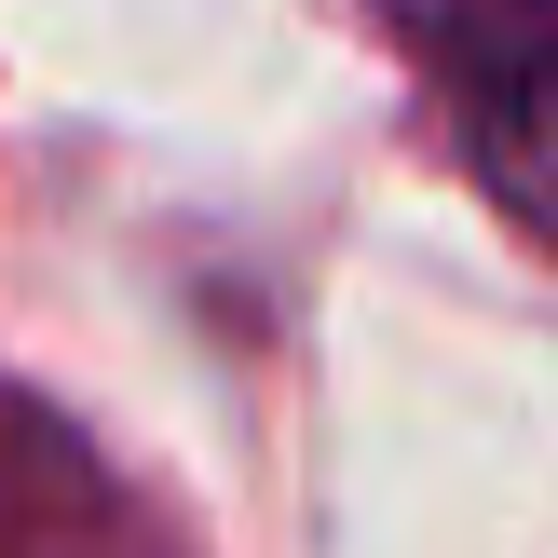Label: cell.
<instances>
[{
    "instance_id": "cell-1",
    "label": "cell",
    "mask_w": 558,
    "mask_h": 558,
    "mask_svg": "<svg viewBox=\"0 0 558 558\" xmlns=\"http://www.w3.org/2000/svg\"><path fill=\"white\" fill-rule=\"evenodd\" d=\"M436 96L463 178L558 259V0H368Z\"/></svg>"
},
{
    "instance_id": "cell-2",
    "label": "cell",
    "mask_w": 558,
    "mask_h": 558,
    "mask_svg": "<svg viewBox=\"0 0 558 558\" xmlns=\"http://www.w3.org/2000/svg\"><path fill=\"white\" fill-rule=\"evenodd\" d=\"M0 558H205V545L82 409L0 381Z\"/></svg>"
}]
</instances>
